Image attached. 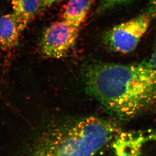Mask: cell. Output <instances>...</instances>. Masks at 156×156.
<instances>
[{"instance_id": "8992f818", "label": "cell", "mask_w": 156, "mask_h": 156, "mask_svg": "<svg viewBox=\"0 0 156 156\" xmlns=\"http://www.w3.org/2000/svg\"><path fill=\"white\" fill-rule=\"evenodd\" d=\"M96 0H69L62 13V20L80 28Z\"/></svg>"}, {"instance_id": "52a82bcc", "label": "cell", "mask_w": 156, "mask_h": 156, "mask_svg": "<svg viewBox=\"0 0 156 156\" xmlns=\"http://www.w3.org/2000/svg\"><path fill=\"white\" fill-rule=\"evenodd\" d=\"M41 0H12V13L21 31L27 27L37 12L40 11Z\"/></svg>"}, {"instance_id": "7a4b0ae2", "label": "cell", "mask_w": 156, "mask_h": 156, "mask_svg": "<svg viewBox=\"0 0 156 156\" xmlns=\"http://www.w3.org/2000/svg\"><path fill=\"white\" fill-rule=\"evenodd\" d=\"M121 132L114 122L87 117L44 131L24 156H94Z\"/></svg>"}, {"instance_id": "9c48e42d", "label": "cell", "mask_w": 156, "mask_h": 156, "mask_svg": "<svg viewBox=\"0 0 156 156\" xmlns=\"http://www.w3.org/2000/svg\"><path fill=\"white\" fill-rule=\"evenodd\" d=\"M144 13L149 15L152 19L156 17V0L149 1Z\"/></svg>"}, {"instance_id": "277c9868", "label": "cell", "mask_w": 156, "mask_h": 156, "mask_svg": "<svg viewBox=\"0 0 156 156\" xmlns=\"http://www.w3.org/2000/svg\"><path fill=\"white\" fill-rule=\"evenodd\" d=\"M80 28L65 21H56L43 32L40 43V51L46 57H64L75 45Z\"/></svg>"}, {"instance_id": "5b68a950", "label": "cell", "mask_w": 156, "mask_h": 156, "mask_svg": "<svg viewBox=\"0 0 156 156\" xmlns=\"http://www.w3.org/2000/svg\"><path fill=\"white\" fill-rule=\"evenodd\" d=\"M21 32L12 13L0 16V48L10 50L15 48L19 43Z\"/></svg>"}, {"instance_id": "ba28073f", "label": "cell", "mask_w": 156, "mask_h": 156, "mask_svg": "<svg viewBox=\"0 0 156 156\" xmlns=\"http://www.w3.org/2000/svg\"><path fill=\"white\" fill-rule=\"evenodd\" d=\"M133 0H101L97 9L98 13H101L116 6L125 4Z\"/></svg>"}, {"instance_id": "3957f363", "label": "cell", "mask_w": 156, "mask_h": 156, "mask_svg": "<svg viewBox=\"0 0 156 156\" xmlns=\"http://www.w3.org/2000/svg\"><path fill=\"white\" fill-rule=\"evenodd\" d=\"M152 19L142 14L133 19L115 25L103 36L104 44L112 52L127 54L136 49L147 31Z\"/></svg>"}, {"instance_id": "30bf717a", "label": "cell", "mask_w": 156, "mask_h": 156, "mask_svg": "<svg viewBox=\"0 0 156 156\" xmlns=\"http://www.w3.org/2000/svg\"><path fill=\"white\" fill-rule=\"evenodd\" d=\"M147 62L151 67L156 69V38L151 56L149 60L147 61Z\"/></svg>"}, {"instance_id": "8fae6325", "label": "cell", "mask_w": 156, "mask_h": 156, "mask_svg": "<svg viewBox=\"0 0 156 156\" xmlns=\"http://www.w3.org/2000/svg\"><path fill=\"white\" fill-rule=\"evenodd\" d=\"M59 1L60 0H41L40 11L50 7Z\"/></svg>"}, {"instance_id": "6da1fadb", "label": "cell", "mask_w": 156, "mask_h": 156, "mask_svg": "<svg viewBox=\"0 0 156 156\" xmlns=\"http://www.w3.org/2000/svg\"><path fill=\"white\" fill-rule=\"evenodd\" d=\"M87 93L108 112L129 119L156 100V69L147 61L130 64L93 62L82 72Z\"/></svg>"}]
</instances>
